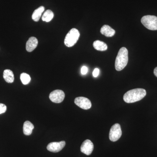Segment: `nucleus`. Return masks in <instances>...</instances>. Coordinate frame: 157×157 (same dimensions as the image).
I'll list each match as a JSON object with an SVG mask.
<instances>
[{"label": "nucleus", "instance_id": "39448f33", "mask_svg": "<svg viewBox=\"0 0 157 157\" xmlns=\"http://www.w3.org/2000/svg\"><path fill=\"white\" fill-rule=\"evenodd\" d=\"M122 135V131L120 125L115 124L110 128L109 133V139L113 142L117 141Z\"/></svg>", "mask_w": 157, "mask_h": 157}, {"label": "nucleus", "instance_id": "f257e3e1", "mask_svg": "<svg viewBox=\"0 0 157 157\" xmlns=\"http://www.w3.org/2000/svg\"><path fill=\"white\" fill-rule=\"evenodd\" d=\"M146 91L142 88H136L128 91L124 95V101L127 103H133L142 100L145 97Z\"/></svg>", "mask_w": 157, "mask_h": 157}, {"label": "nucleus", "instance_id": "423d86ee", "mask_svg": "<svg viewBox=\"0 0 157 157\" xmlns=\"http://www.w3.org/2000/svg\"><path fill=\"white\" fill-rule=\"evenodd\" d=\"M64 92L59 90H55L49 94L51 101L55 103H60L63 101L65 98Z\"/></svg>", "mask_w": 157, "mask_h": 157}, {"label": "nucleus", "instance_id": "412c9836", "mask_svg": "<svg viewBox=\"0 0 157 157\" xmlns=\"http://www.w3.org/2000/svg\"><path fill=\"white\" fill-rule=\"evenodd\" d=\"M154 73L155 76L157 77V67L155 68L154 71Z\"/></svg>", "mask_w": 157, "mask_h": 157}, {"label": "nucleus", "instance_id": "7ed1b4c3", "mask_svg": "<svg viewBox=\"0 0 157 157\" xmlns=\"http://www.w3.org/2000/svg\"><path fill=\"white\" fill-rule=\"evenodd\" d=\"M80 33L77 29H71L67 34L64 40L65 45L68 47H71L76 44L78 41Z\"/></svg>", "mask_w": 157, "mask_h": 157}, {"label": "nucleus", "instance_id": "2eb2a0df", "mask_svg": "<svg viewBox=\"0 0 157 157\" xmlns=\"http://www.w3.org/2000/svg\"><path fill=\"white\" fill-rule=\"evenodd\" d=\"M44 10L45 8L43 6H40L39 8L35 10L32 15V19L35 21H39Z\"/></svg>", "mask_w": 157, "mask_h": 157}, {"label": "nucleus", "instance_id": "9b49d317", "mask_svg": "<svg viewBox=\"0 0 157 157\" xmlns=\"http://www.w3.org/2000/svg\"><path fill=\"white\" fill-rule=\"evenodd\" d=\"M101 33L102 35L107 37L113 36L115 34V31L108 25L103 26L101 29Z\"/></svg>", "mask_w": 157, "mask_h": 157}, {"label": "nucleus", "instance_id": "6e6552de", "mask_svg": "<svg viewBox=\"0 0 157 157\" xmlns=\"http://www.w3.org/2000/svg\"><path fill=\"white\" fill-rule=\"evenodd\" d=\"M65 145H66V142L65 141L51 142L48 144L47 146V149L48 151L52 152H58L64 148Z\"/></svg>", "mask_w": 157, "mask_h": 157}, {"label": "nucleus", "instance_id": "6ab92c4d", "mask_svg": "<svg viewBox=\"0 0 157 157\" xmlns=\"http://www.w3.org/2000/svg\"><path fill=\"white\" fill-rule=\"evenodd\" d=\"M88 72V68L86 66H83L81 69V73L82 75H85Z\"/></svg>", "mask_w": 157, "mask_h": 157}, {"label": "nucleus", "instance_id": "f8f14e48", "mask_svg": "<svg viewBox=\"0 0 157 157\" xmlns=\"http://www.w3.org/2000/svg\"><path fill=\"white\" fill-rule=\"evenodd\" d=\"M3 78L8 83H12L14 81V73L10 70H5L3 73Z\"/></svg>", "mask_w": 157, "mask_h": 157}, {"label": "nucleus", "instance_id": "9d476101", "mask_svg": "<svg viewBox=\"0 0 157 157\" xmlns=\"http://www.w3.org/2000/svg\"><path fill=\"white\" fill-rule=\"evenodd\" d=\"M38 44V41L36 37H31L28 40L26 44V49L29 52L33 51Z\"/></svg>", "mask_w": 157, "mask_h": 157}, {"label": "nucleus", "instance_id": "1a4fd4ad", "mask_svg": "<svg viewBox=\"0 0 157 157\" xmlns=\"http://www.w3.org/2000/svg\"><path fill=\"white\" fill-rule=\"evenodd\" d=\"M94 145L90 140H86L83 141L80 147V151L85 154L89 155L94 150Z\"/></svg>", "mask_w": 157, "mask_h": 157}, {"label": "nucleus", "instance_id": "4468645a", "mask_svg": "<svg viewBox=\"0 0 157 157\" xmlns=\"http://www.w3.org/2000/svg\"><path fill=\"white\" fill-rule=\"evenodd\" d=\"M93 46L96 50L100 51H104L107 49V45L105 42L97 40L93 43Z\"/></svg>", "mask_w": 157, "mask_h": 157}, {"label": "nucleus", "instance_id": "20e7f679", "mask_svg": "<svg viewBox=\"0 0 157 157\" xmlns=\"http://www.w3.org/2000/svg\"><path fill=\"white\" fill-rule=\"evenodd\" d=\"M143 25L150 30H157V17L154 15H145L141 19Z\"/></svg>", "mask_w": 157, "mask_h": 157}, {"label": "nucleus", "instance_id": "f03ea898", "mask_svg": "<svg viewBox=\"0 0 157 157\" xmlns=\"http://www.w3.org/2000/svg\"><path fill=\"white\" fill-rule=\"evenodd\" d=\"M128 61V52L125 47L120 48L116 58L115 68L117 71H120L125 67Z\"/></svg>", "mask_w": 157, "mask_h": 157}, {"label": "nucleus", "instance_id": "aec40b11", "mask_svg": "<svg viewBox=\"0 0 157 157\" xmlns=\"http://www.w3.org/2000/svg\"><path fill=\"white\" fill-rule=\"evenodd\" d=\"M99 73H100V70L98 68H96L94 69L93 72V76L94 77H98V75H99Z\"/></svg>", "mask_w": 157, "mask_h": 157}, {"label": "nucleus", "instance_id": "a211bd4d", "mask_svg": "<svg viewBox=\"0 0 157 157\" xmlns=\"http://www.w3.org/2000/svg\"><path fill=\"white\" fill-rule=\"evenodd\" d=\"M7 110V107L4 104L0 103V114L4 113Z\"/></svg>", "mask_w": 157, "mask_h": 157}, {"label": "nucleus", "instance_id": "dca6fc26", "mask_svg": "<svg viewBox=\"0 0 157 157\" xmlns=\"http://www.w3.org/2000/svg\"><path fill=\"white\" fill-rule=\"evenodd\" d=\"M54 14L52 11L50 10H47L45 11L42 16V20L45 22H49L53 19Z\"/></svg>", "mask_w": 157, "mask_h": 157}, {"label": "nucleus", "instance_id": "ddd939ff", "mask_svg": "<svg viewBox=\"0 0 157 157\" xmlns=\"http://www.w3.org/2000/svg\"><path fill=\"white\" fill-rule=\"evenodd\" d=\"M34 128L33 124L32 123L29 121H26L23 125L24 134L27 136L31 135Z\"/></svg>", "mask_w": 157, "mask_h": 157}, {"label": "nucleus", "instance_id": "0eeeda50", "mask_svg": "<svg viewBox=\"0 0 157 157\" xmlns=\"http://www.w3.org/2000/svg\"><path fill=\"white\" fill-rule=\"evenodd\" d=\"M74 103L82 109H88L92 107L91 103L89 99L84 97H78L75 98Z\"/></svg>", "mask_w": 157, "mask_h": 157}, {"label": "nucleus", "instance_id": "f3484780", "mask_svg": "<svg viewBox=\"0 0 157 157\" xmlns=\"http://www.w3.org/2000/svg\"><path fill=\"white\" fill-rule=\"evenodd\" d=\"M20 79L24 85H27L31 81V77L29 74L26 73H22L21 74Z\"/></svg>", "mask_w": 157, "mask_h": 157}]
</instances>
